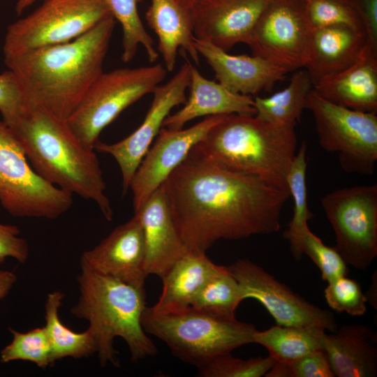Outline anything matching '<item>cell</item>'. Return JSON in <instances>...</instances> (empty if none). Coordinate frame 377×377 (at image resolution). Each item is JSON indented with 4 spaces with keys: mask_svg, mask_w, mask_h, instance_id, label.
<instances>
[{
    "mask_svg": "<svg viewBox=\"0 0 377 377\" xmlns=\"http://www.w3.org/2000/svg\"><path fill=\"white\" fill-rule=\"evenodd\" d=\"M295 125L272 124L256 114H226L191 152L225 170L288 188L297 142Z\"/></svg>",
    "mask_w": 377,
    "mask_h": 377,
    "instance_id": "4",
    "label": "cell"
},
{
    "mask_svg": "<svg viewBox=\"0 0 377 377\" xmlns=\"http://www.w3.org/2000/svg\"><path fill=\"white\" fill-rule=\"evenodd\" d=\"M367 35V44L377 53V0H354Z\"/></svg>",
    "mask_w": 377,
    "mask_h": 377,
    "instance_id": "40",
    "label": "cell"
},
{
    "mask_svg": "<svg viewBox=\"0 0 377 377\" xmlns=\"http://www.w3.org/2000/svg\"><path fill=\"white\" fill-rule=\"evenodd\" d=\"M162 186L186 248L205 253L220 239L278 232L290 196L288 188L225 170L191 151Z\"/></svg>",
    "mask_w": 377,
    "mask_h": 377,
    "instance_id": "1",
    "label": "cell"
},
{
    "mask_svg": "<svg viewBox=\"0 0 377 377\" xmlns=\"http://www.w3.org/2000/svg\"><path fill=\"white\" fill-rule=\"evenodd\" d=\"M195 46L220 84L242 95H256L284 80L283 68L258 56L232 55L214 44L195 38Z\"/></svg>",
    "mask_w": 377,
    "mask_h": 377,
    "instance_id": "18",
    "label": "cell"
},
{
    "mask_svg": "<svg viewBox=\"0 0 377 377\" xmlns=\"http://www.w3.org/2000/svg\"><path fill=\"white\" fill-rule=\"evenodd\" d=\"M192 64L186 59L177 73L166 83L158 85L142 124L131 134L112 144L98 140L94 149L111 155L117 161L122 177L124 193L155 137L172 109L186 101V91L191 80Z\"/></svg>",
    "mask_w": 377,
    "mask_h": 377,
    "instance_id": "14",
    "label": "cell"
},
{
    "mask_svg": "<svg viewBox=\"0 0 377 377\" xmlns=\"http://www.w3.org/2000/svg\"><path fill=\"white\" fill-rule=\"evenodd\" d=\"M286 364L287 377H334L323 350L312 351Z\"/></svg>",
    "mask_w": 377,
    "mask_h": 377,
    "instance_id": "38",
    "label": "cell"
},
{
    "mask_svg": "<svg viewBox=\"0 0 377 377\" xmlns=\"http://www.w3.org/2000/svg\"><path fill=\"white\" fill-rule=\"evenodd\" d=\"M182 6L191 10L200 0H177Z\"/></svg>",
    "mask_w": 377,
    "mask_h": 377,
    "instance_id": "44",
    "label": "cell"
},
{
    "mask_svg": "<svg viewBox=\"0 0 377 377\" xmlns=\"http://www.w3.org/2000/svg\"><path fill=\"white\" fill-rule=\"evenodd\" d=\"M305 2L312 30L344 25L365 32L362 18L353 6L338 0H305Z\"/></svg>",
    "mask_w": 377,
    "mask_h": 377,
    "instance_id": "34",
    "label": "cell"
},
{
    "mask_svg": "<svg viewBox=\"0 0 377 377\" xmlns=\"http://www.w3.org/2000/svg\"><path fill=\"white\" fill-rule=\"evenodd\" d=\"M0 204L21 218L54 219L73 205V195L39 176L12 129L0 121Z\"/></svg>",
    "mask_w": 377,
    "mask_h": 377,
    "instance_id": "8",
    "label": "cell"
},
{
    "mask_svg": "<svg viewBox=\"0 0 377 377\" xmlns=\"http://www.w3.org/2000/svg\"><path fill=\"white\" fill-rule=\"evenodd\" d=\"M29 102L15 74L7 70L0 74V113L2 121L9 125L22 116Z\"/></svg>",
    "mask_w": 377,
    "mask_h": 377,
    "instance_id": "37",
    "label": "cell"
},
{
    "mask_svg": "<svg viewBox=\"0 0 377 377\" xmlns=\"http://www.w3.org/2000/svg\"><path fill=\"white\" fill-rule=\"evenodd\" d=\"M324 297L328 306L338 313L358 316L367 311V300L360 284L347 276L339 277L327 283Z\"/></svg>",
    "mask_w": 377,
    "mask_h": 377,
    "instance_id": "35",
    "label": "cell"
},
{
    "mask_svg": "<svg viewBox=\"0 0 377 377\" xmlns=\"http://www.w3.org/2000/svg\"><path fill=\"white\" fill-rule=\"evenodd\" d=\"M167 72L161 64L103 72L67 119L68 125L84 147L94 149L101 131L128 107L152 94Z\"/></svg>",
    "mask_w": 377,
    "mask_h": 377,
    "instance_id": "7",
    "label": "cell"
},
{
    "mask_svg": "<svg viewBox=\"0 0 377 377\" xmlns=\"http://www.w3.org/2000/svg\"><path fill=\"white\" fill-rule=\"evenodd\" d=\"M302 251L319 268L323 281L328 283L348 275V265L339 253L325 245L309 228L304 235Z\"/></svg>",
    "mask_w": 377,
    "mask_h": 377,
    "instance_id": "36",
    "label": "cell"
},
{
    "mask_svg": "<svg viewBox=\"0 0 377 377\" xmlns=\"http://www.w3.org/2000/svg\"><path fill=\"white\" fill-rule=\"evenodd\" d=\"M220 267L205 252L188 249L161 278L162 292L151 309L162 313L191 306L197 294Z\"/></svg>",
    "mask_w": 377,
    "mask_h": 377,
    "instance_id": "25",
    "label": "cell"
},
{
    "mask_svg": "<svg viewBox=\"0 0 377 377\" xmlns=\"http://www.w3.org/2000/svg\"><path fill=\"white\" fill-rule=\"evenodd\" d=\"M239 284L244 298L260 302L279 325L320 327L334 331V314L307 301L263 267L247 259H239L226 267Z\"/></svg>",
    "mask_w": 377,
    "mask_h": 377,
    "instance_id": "13",
    "label": "cell"
},
{
    "mask_svg": "<svg viewBox=\"0 0 377 377\" xmlns=\"http://www.w3.org/2000/svg\"><path fill=\"white\" fill-rule=\"evenodd\" d=\"M276 361L267 357L243 360L231 353L216 355L197 367L198 376L203 377H262L272 368Z\"/></svg>",
    "mask_w": 377,
    "mask_h": 377,
    "instance_id": "33",
    "label": "cell"
},
{
    "mask_svg": "<svg viewBox=\"0 0 377 377\" xmlns=\"http://www.w3.org/2000/svg\"><path fill=\"white\" fill-rule=\"evenodd\" d=\"M325 100L351 110L377 112V53L367 45L351 66L313 86Z\"/></svg>",
    "mask_w": 377,
    "mask_h": 377,
    "instance_id": "22",
    "label": "cell"
},
{
    "mask_svg": "<svg viewBox=\"0 0 377 377\" xmlns=\"http://www.w3.org/2000/svg\"><path fill=\"white\" fill-rule=\"evenodd\" d=\"M36 0H17L15 5V12L20 15L25 9L33 4Z\"/></svg>",
    "mask_w": 377,
    "mask_h": 377,
    "instance_id": "43",
    "label": "cell"
},
{
    "mask_svg": "<svg viewBox=\"0 0 377 377\" xmlns=\"http://www.w3.org/2000/svg\"><path fill=\"white\" fill-rule=\"evenodd\" d=\"M64 297L61 291H53L47 295L45 304L44 327L50 342L53 363L65 357L82 358L97 353L96 341L88 329L75 332L61 321L59 309Z\"/></svg>",
    "mask_w": 377,
    "mask_h": 377,
    "instance_id": "28",
    "label": "cell"
},
{
    "mask_svg": "<svg viewBox=\"0 0 377 377\" xmlns=\"http://www.w3.org/2000/svg\"><path fill=\"white\" fill-rule=\"evenodd\" d=\"M321 205L334 232V249L347 265L366 269L377 256V185L335 190Z\"/></svg>",
    "mask_w": 377,
    "mask_h": 377,
    "instance_id": "11",
    "label": "cell"
},
{
    "mask_svg": "<svg viewBox=\"0 0 377 377\" xmlns=\"http://www.w3.org/2000/svg\"><path fill=\"white\" fill-rule=\"evenodd\" d=\"M142 325L147 334L163 341L173 355L196 367L212 357L253 343L256 327L192 306L156 312L146 307Z\"/></svg>",
    "mask_w": 377,
    "mask_h": 377,
    "instance_id": "6",
    "label": "cell"
},
{
    "mask_svg": "<svg viewBox=\"0 0 377 377\" xmlns=\"http://www.w3.org/2000/svg\"><path fill=\"white\" fill-rule=\"evenodd\" d=\"M306 145L303 142L296 152L287 177V184L293 198V215L284 236L289 241L290 250L295 259L300 260L302 255V243L308 227V220L313 214L308 208L306 175L307 162Z\"/></svg>",
    "mask_w": 377,
    "mask_h": 377,
    "instance_id": "29",
    "label": "cell"
},
{
    "mask_svg": "<svg viewBox=\"0 0 377 377\" xmlns=\"http://www.w3.org/2000/svg\"><path fill=\"white\" fill-rule=\"evenodd\" d=\"M188 88L189 96L183 108L169 114L163 123V127L181 129L188 121L202 116L256 114L251 96L234 93L219 82L207 79L193 65Z\"/></svg>",
    "mask_w": 377,
    "mask_h": 377,
    "instance_id": "23",
    "label": "cell"
},
{
    "mask_svg": "<svg viewBox=\"0 0 377 377\" xmlns=\"http://www.w3.org/2000/svg\"><path fill=\"white\" fill-rule=\"evenodd\" d=\"M269 1L200 0L190 10L194 36L226 52L248 45Z\"/></svg>",
    "mask_w": 377,
    "mask_h": 377,
    "instance_id": "17",
    "label": "cell"
},
{
    "mask_svg": "<svg viewBox=\"0 0 377 377\" xmlns=\"http://www.w3.org/2000/svg\"><path fill=\"white\" fill-rule=\"evenodd\" d=\"M311 33L305 0H269L248 45L253 55L288 73L306 66Z\"/></svg>",
    "mask_w": 377,
    "mask_h": 377,
    "instance_id": "12",
    "label": "cell"
},
{
    "mask_svg": "<svg viewBox=\"0 0 377 377\" xmlns=\"http://www.w3.org/2000/svg\"><path fill=\"white\" fill-rule=\"evenodd\" d=\"M365 32L337 25L312 30L309 59L305 66L313 86L353 65L367 47Z\"/></svg>",
    "mask_w": 377,
    "mask_h": 377,
    "instance_id": "21",
    "label": "cell"
},
{
    "mask_svg": "<svg viewBox=\"0 0 377 377\" xmlns=\"http://www.w3.org/2000/svg\"><path fill=\"white\" fill-rule=\"evenodd\" d=\"M244 300V293L238 282L226 267L221 266L197 294L191 306L213 314L233 317Z\"/></svg>",
    "mask_w": 377,
    "mask_h": 377,
    "instance_id": "31",
    "label": "cell"
},
{
    "mask_svg": "<svg viewBox=\"0 0 377 377\" xmlns=\"http://www.w3.org/2000/svg\"><path fill=\"white\" fill-rule=\"evenodd\" d=\"M9 126L33 169L48 183L95 203L110 221L113 210L94 149L84 147L66 120L30 103Z\"/></svg>",
    "mask_w": 377,
    "mask_h": 377,
    "instance_id": "3",
    "label": "cell"
},
{
    "mask_svg": "<svg viewBox=\"0 0 377 377\" xmlns=\"http://www.w3.org/2000/svg\"><path fill=\"white\" fill-rule=\"evenodd\" d=\"M115 22L110 16L69 42L3 56L29 103L67 120L103 72Z\"/></svg>",
    "mask_w": 377,
    "mask_h": 377,
    "instance_id": "2",
    "label": "cell"
},
{
    "mask_svg": "<svg viewBox=\"0 0 377 377\" xmlns=\"http://www.w3.org/2000/svg\"><path fill=\"white\" fill-rule=\"evenodd\" d=\"M226 115L209 116L184 129L173 130L162 126L130 184L135 212L163 184L193 147Z\"/></svg>",
    "mask_w": 377,
    "mask_h": 377,
    "instance_id": "15",
    "label": "cell"
},
{
    "mask_svg": "<svg viewBox=\"0 0 377 377\" xmlns=\"http://www.w3.org/2000/svg\"><path fill=\"white\" fill-rule=\"evenodd\" d=\"M19 228L13 225L0 223V263L11 257L24 263L29 256L27 241L19 237Z\"/></svg>",
    "mask_w": 377,
    "mask_h": 377,
    "instance_id": "39",
    "label": "cell"
},
{
    "mask_svg": "<svg viewBox=\"0 0 377 377\" xmlns=\"http://www.w3.org/2000/svg\"><path fill=\"white\" fill-rule=\"evenodd\" d=\"M80 266L79 299L71 312L89 322L101 364L119 366L113 346L115 337L126 341L132 361L155 355L157 349L142 325L147 307L145 288L99 274L84 264Z\"/></svg>",
    "mask_w": 377,
    "mask_h": 377,
    "instance_id": "5",
    "label": "cell"
},
{
    "mask_svg": "<svg viewBox=\"0 0 377 377\" xmlns=\"http://www.w3.org/2000/svg\"><path fill=\"white\" fill-rule=\"evenodd\" d=\"M312 88L308 71L305 68L297 70L285 89L269 96L253 99L256 115L272 124H296L306 109V97Z\"/></svg>",
    "mask_w": 377,
    "mask_h": 377,
    "instance_id": "27",
    "label": "cell"
},
{
    "mask_svg": "<svg viewBox=\"0 0 377 377\" xmlns=\"http://www.w3.org/2000/svg\"><path fill=\"white\" fill-rule=\"evenodd\" d=\"M135 213L140 216L146 249V271L161 278L188 250L174 223L162 185Z\"/></svg>",
    "mask_w": 377,
    "mask_h": 377,
    "instance_id": "19",
    "label": "cell"
},
{
    "mask_svg": "<svg viewBox=\"0 0 377 377\" xmlns=\"http://www.w3.org/2000/svg\"><path fill=\"white\" fill-rule=\"evenodd\" d=\"M306 109L313 116L321 147L338 154L347 172L372 175L377 161V115L334 104L313 88Z\"/></svg>",
    "mask_w": 377,
    "mask_h": 377,
    "instance_id": "9",
    "label": "cell"
},
{
    "mask_svg": "<svg viewBox=\"0 0 377 377\" xmlns=\"http://www.w3.org/2000/svg\"><path fill=\"white\" fill-rule=\"evenodd\" d=\"M325 330L320 327L274 325L257 330L253 343L265 347L276 362L290 363L312 351L323 350Z\"/></svg>",
    "mask_w": 377,
    "mask_h": 377,
    "instance_id": "26",
    "label": "cell"
},
{
    "mask_svg": "<svg viewBox=\"0 0 377 377\" xmlns=\"http://www.w3.org/2000/svg\"><path fill=\"white\" fill-rule=\"evenodd\" d=\"M16 280V276L12 272L0 271V300L8 295Z\"/></svg>",
    "mask_w": 377,
    "mask_h": 377,
    "instance_id": "41",
    "label": "cell"
},
{
    "mask_svg": "<svg viewBox=\"0 0 377 377\" xmlns=\"http://www.w3.org/2000/svg\"><path fill=\"white\" fill-rule=\"evenodd\" d=\"M144 0H104L112 15L122 27L121 60L133 59L139 45L144 47L149 62L154 63L158 52L154 40L147 33L140 17L138 5Z\"/></svg>",
    "mask_w": 377,
    "mask_h": 377,
    "instance_id": "30",
    "label": "cell"
},
{
    "mask_svg": "<svg viewBox=\"0 0 377 377\" xmlns=\"http://www.w3.org/2000/svg\"><path fill=\"white\" fill-rule=\"evenodd\" d=\"M12 341L1 351L0 361L7 363L14 360L29 361L39 368L46 369L54 363L52 348L45 327H37L27 332H20L9 328Z\"/></svg>",
    "mask_w": 377,
    "mask_h": 377,
    "instance_id": "32",
    "label": "cell"
},
{
    "mask_svg": "<svg viewBox=\"0 0 377 377\" xmlns=\"http://www.w3.org/2000/svg\"><path fill=\"white\" fill-rule=\"evenodd\" d=\"M338 1H340L341 2L346 3H348V4H350V5L353 6V7H355L354 0H338Z\"/></svg>",
    "mask_w": 377,
    "mask_h": 377,
    "instance_id": "45",
    "label": "cell"
},
{
    "mask_svg": "<svg viewBox=\"0 0 377 377\" xmlns=\"http://www.w3.org/2000/svg\"><path fill=\"white\" fill-rule=\"evenodd\" d=\"M323 350L335 376L377 375V336L365 325L345 324L325 332Z\"/></svg>",
    "mask_w": 377,
    "mask_h": 377,
    "instance_id": "20",
    "label": "cell"
},
{
    "mask_svg": "<svg viewBox=\"0 0 377 377\" xmlns=\"http://www.w3.org/2000/svg\"><path fill=\"white\" fill-rule=\"evenodd\" d=\"M145 17L157 36V51L168 71L174 70L179 50L199 64L200 54L195 46L190 10L177 0H151Z\"/></svg>",
    "mask_w": 377,
    "mask_h": 377,
    "instance_id": "24",
    "label": "cell"
},
{
    "mask_svg": "<svg viewBox=\"0 0 377 377\" xmlns=\"http://www.w3.org/2000/svg\"><path fill=\"white\" fill-rule=\"evenodd\" d=\"M80 263L92 270L138 288H145L146 249L138 214L118 226L93 249L81 256Z\"/></svg>",
    "mask_w": 377,
    "mask_h": 377,
    "instance_id": "16",
    "label": "cell"
},
{
    "mask_svg": "<svg viewBox=\"0 0 377 377\" xmlns=\"http://www.w3.org/2000/svg\"><path fill=\"white\" fill-rule=\"evenodd\" d=\"M110 16L104 0H45L8 26L3 56L69 42Z\"/></svg>",
    "mask_w": 377,
    "mask_h": 377,
    "instance_id": "10",
    "label": "cell"
},
{
    "mask_svg": "<svg viewBox=\"0 0 377 377\" xmlns=\"http://www.w3.org/2000/svg\"><path fill=\"white\" fill-rule=\"evenodd\" d=\"M375 275V279H372V283L371 287L369 289L368 293L366 295L367 301H369L371 304L374 306L375 309L377 307L376 300L374 299V292H376V278Z\"/></svg>",
    "mask_w": 377,
    "mask_h": 377,
    "instance_id": "42",
    "label": "cell"
}]
</instances>
